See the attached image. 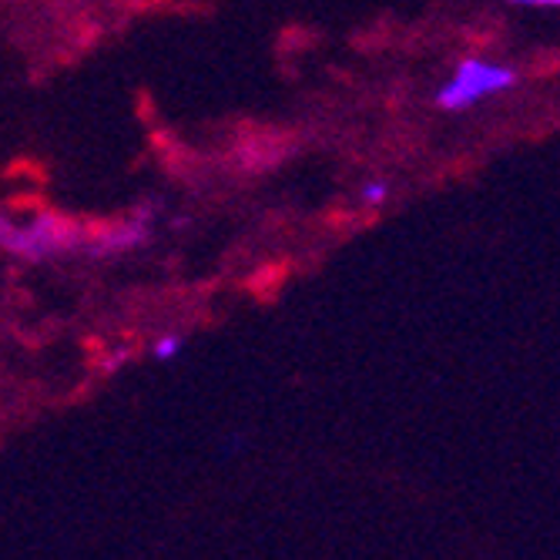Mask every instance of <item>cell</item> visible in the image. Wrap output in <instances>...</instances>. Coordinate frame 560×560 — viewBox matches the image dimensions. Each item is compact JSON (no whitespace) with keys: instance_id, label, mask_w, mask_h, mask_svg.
<instances>
[{"instance_id":"2","label":"cell","mask_w":560,"mask_h":560,"mask_svg":"<svg viewBox=\"0 0 560 560\" xmlns=\"http://www.w3.org/2000/svg\"><path fill=\"white\" fill-rule=\"evenodd\" d=\"M517 84V71L506 65H490L483 58H464L456 65L453 78L440 84L436 91V105L443 112H467L477 101L493 97L500 91H511Z\"/></svg>"},{"instance_id":"3","label":"cell","mask_w":560,"mask_h":560,"mask_svg":"<svg viewBox=\"0 0 560 560\" xmlns=\"http://www.w3.org/2000/svg\"><path fill=\"white\" fill-rule=\"evenodd\" d=\"M159 212V201H144L141 209H135L125 222L112 225H91L88 229V245L84 256L88 259H118L125 252H135L148 245L151 238V219Z\"/></svg>"},{"instance_id":"4","label":"cell","mask_w":560,"mask_h":560,"mask_svg":"<svg viewBox=\"0 0 560 560\" xmlns=\"http://www.w3.org/2000/svg\"><path fill=\"white\" fill-rule=\"evenodd\" d=\"M182 349H185V336H178V332H165V336H159V339H155V346H151V355H155L159 363H172L175 355H182Z\"/></svg>"},{"instance_id":"5","label":"cell","mask_w":560,"mask_h":560,"mask_svg":"<svg viewBox=\"0 0 560 560\" xmlns=\"http://www.w3.org/2000/svg\"><path fill=\"white\" fill-rule=\"evenodd\" d=\"M386 198H389V185L386 182H366L363 185V201H366L370 209H380Z\"/></svg>"},{"instance_id":"7","label":"cell","mask_w":560,"mask_h":560,"mask_svg":"<svg viewBox=\"0 0 560 560\" xmlns=\"http://www.w3.org/2000/svg\"><path fill=\"white\" fill-rule=\"evenodd\" d=\"M506 4H521V8H560V0H506Z\"/></svg>"},{"instance_id":"6","label":"cell","mask_w":560,"mask_h":560,"mask_svg":"<svg viewBox=\"0 0 560 560\" xmlns=\"http://www.w3.org/2000/svg\"><path fill=\"white\" fill-rule=\"evenodd\" d=\"M128 360H131L128 349H112V355H101V370H105V373H118Z\"/></svg>"},{"instance_id":"1","label":"cell","mask_w":560,"mask_h":560,"mask_svg":"<svg viewBox=\"0 0 560 560\" xmlns=\"http://www.w3.org/2000/svg\"><path fill=\"white\" fill-rule=\"evenodd\" d=\"M88 229L91 225H81V222L58 215V212H40L27 225H14L4 215V222H0V248L37 266L47 259H61V256H74V252H84Z\"/></svg>"}]
</instances>
